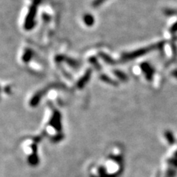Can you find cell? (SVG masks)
I'll use <instances>...</instances> for the list:
<instances>
[{
	"label": "cell",
	"mask_w": 177,
	"mask_h": 177,
	"mask_svg": "<svg viewBox=\"0 0 177 177\" xmlns=\"http://www.w3.org/2000/svg\"><path fill=\"white\" fill-rule=\"evenodd\" d=\"M41 0H34L30 7L29 12L27 15L25 21H24V27L26 31H31L35 25V16L37 13L38 5L40 4Z\"/></svg>",
	"instance_id": "6da1fadb"
},
{
	"label": "cell",
	"mask_w": 177,
	"mask_h": 177,
	"mask_svg": "<svg viewBox=\"0 0 177 177\" xmlns=\"http://www.w3.org/2000/svg\"><path fill=\"white\" fill-rule=\"evenodd\" d=\"M162 44V43L160 44H157L156 45H151L149 46V47H146L145 48H141V49H138L137 50L132 51L131 52L125 53L123 56V60L124 61H130V60H134V58H137L140 57V56H145V55L147 54L148 52H150L151 50L154 49L156 48H159V46Z\"/></svg>",
	"instance_id": "7a4b0ae2"
},
{
	"label": "cell",
	"mask_w": 177,
	"mask_h": 177,
	"mask_svg": "<svg viewBox=\"0 0 177 177\" xmlns=\"http://www.w3.org/2000/svg\"><path fill=\"white\" fill-rule=\"evenodd\" d=\"M56 61H59V62L66 61L68 64L70 65V66H72V67H75V68L78 66V63L77 61H75V60H73L72 58H70L67 57V56H56Z\"/></svg>",
	"instance_id": "3957f363"
},
{
	"label": "cell",
	"mask_w": 177,
	"mask_h": 177,
	"mask_svg": "<svg viewBox=\"0 0 177 177\" xmlns=\"http://www.w3.org/2000/svg\"><path fill=\"white\" fill-rule=\"evenodd\" d=\"M140 67L142 70H143V72H144V73L146 74L147 79H148V80L151 79L152 75H153V73H154V71H153V69L151 68V67L150 66L149 63H141Z\"/></svg>",
	"instance_id": "277c9868"
},
{
	"label": "cell",
	"mask_w": 177,
	"mask_h": 177,
	"mask_svg": "<svg viewBox=\"0 0 177 177\" xmlns=\"http://www.w3.org/2000/svg\"><path fill=\"white\" fill-rule=\"evenodd\" d=\"M99 56H100V57L102 58V59L103 60V61H105L106 63H109V64L114 65V64H115V63H116V61H115L112 58L110 57V56H109V55L106 54V53H104V52H101L99 53Z\"/></svg>",
	"instance_id": "5b68a950"
},
{
	"label": "cell",
	"mask_w": 177,
	"mask_h": 177,
	"mask_svg": "<svg viewBox=\"0 0 177 177\" xmlns=\"http://www.w3.org/2000/svg\"><path fill=\"white\" fill-rule=\"evenodd\" d=\"M91 74H92L91 70H88L87 71H86V73L84 74V77H82V78L80 79V81H78V86H84V85L86 83V81H87L88 80H89L90 76H91Z\"/></svg>",
	"instance_id": "8992f818"
},
{
	"label": "cell",
	"mask_w": 177,
	"mask_h": 177,
	"mask_svg": "<svg viewBox=\"0 0 177 177\" xmlns=\"http://www.w3.org/2000/svg\"><path fill=\"white\" fill-rule=\"evenodd\" d=\"M84 23L87 26H92L95 22V19L91 14H86L84 16Z\"/></svg>",
	"instance_id": "52a82bcc"
},
{
	"label": "cell",
	"mask_w": 177,
	"mask_h": 177,
	"mask_svg": "<svg viewBox=\"0 0 177 177\" xmlns=\"http://www.w3.org/2000/svg\"><path fill=\"white\" fill-rule=\"evenodd\" d=\"M32 56H33V52H32L31 49H26L22 56V61L27 63V62L31 61Z\"/></svg>",
	"instance_id": "ba28073f"
},
{
	"label": "cell",
	"mask_w": 177,
	"mask_h": 177,
	"mask_svg": "<svg viewBox=\"0 0 177 177\" xmlns=\"http://www.w3.org/2000/svg\"><path fill=\"white\" fill-rule=\"evenodd\" d=\"M114 74L117 76V77L119 78L120 80H122V81H125V80H127V78H128L126 75H125L124 72H121L120 70H114Z\"/></svg>",
	"instance_id": "9c48e42d"
},
{
	"label": "cell",
	"mask_w": 177,
	"mask_h": 177,
	"mask_svg": "<svg viewBox=\"0 0 177 177\" xmlns=\"http://www.w3.org/2000/svg\"><path fill=\"white\" fill-rule=\"evenodd\" d=\"M101 79L103 80V81H105L106 83H109V84H115V81L114 80L111 79L109 77V76L106 75H101Z\"/></svg>",
	"instance_id": "30bf717a"
},
{
	"label": "cell",
	"mask_w": 177,
	"mask_h": 177,
	"mask_svg": "<svg viewBox=\"0 0 177 177\" xmlns=\"http://www.w3.org/2000/svg\"><path fill=\"white\" fill-rule=\"evenodd\" d=\"M106 0H94L92 2V6L93 7V8H97V7H99L100 5H101L103 3H104Z\"/></svg>",
	"instance_id": "8fae6325"
},
{
	"label": "cell",
	"mask_w": 177,
	"mask_h": 177,
	"mask_svg": "<svg viewBox=\"0 0 177 177\" xmlns=\"http://www.w3.org/2000/svg\"><path fill=\"white\" fill-rule=\"evenodd\" d=\"M89 62L92 63V64H93L94 66H95V67H96V68H98V69L100 68V64H99V63L97 62V60L96 59V58H95V57L90 58H89Z\"/></svg>",
	"instance_id": "7c38bea8"
},
{
	"label": "cell",
	"mask_w": 177,
	"mask_h": 177,
	"mask_svg": "<svg viewBox=\"0 0 177 177\" xmlns=\"http://www.w3.org/2000/svg\"><path fill=\"white\" fill-rule=\"evenodd\" d=\"M171 31L172 32V33H174V32L177 31V22L172 26V27L171 28Z\"/></svg>",
	"instance_id": "4fadbf2b"
},
{
	"label": "cell",
	"mask_w": 177,
	"mask_h": 177,
	"mask_svg": "<svg viewBox=\"0 0 177 177\" xmlns=\"http://www.w3.org/2000/svg\"><path fill=\"white\" fill-rule=\"evenodd\" d=\"M173 12H174V10H167L165 11V13L168 14V15H173L174 13H173Z\"/></svg>",
	"instance_id": "5bb4252c"
},
{
	"label": "cell",
	"mask_w": 177,
	"mask_h": 177,
	"mask_svg": "<svg viewBox=\"0 0 177 177\" xmlns=\"http://www.w3.org/2000/svg\"><path fill=\"white\" fill-rule=\"evenodd\" d=\"M173 75H174L176 78H177V70H175L174 72H173Z\"/></svg>",
	"instance_id": "9a60e30c"
}]
</instances>
